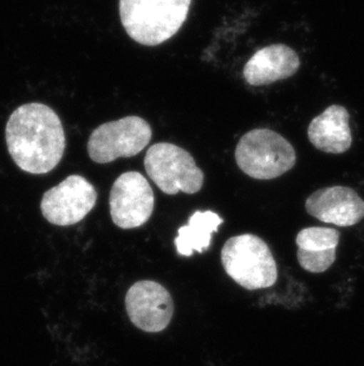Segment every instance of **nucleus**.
Returning <instances> with one entry per match:
<instances>
[{"label":"nucleus","instance_id":"1","mask_svg":"<svg viewBox=\"0 0 364 366\" xmlns=\"http://www.w3.org/2000/svg\"><path fill=\"white\" fill-rule=\"evenodd\" d=\"M7 149L16 165L32 174L55 169L66 151V133L59 115L44 104H23L10 115Z\"/></svg>","mask_w":364,"mask_h":366},{"label":"nucleus","instance_id":"2","mask_svg":"<svg viewBox=\"0 0 364 366\" xmlns=\"http://www.w3.org/2000/svg\"><path fill=\"white\" fill-rule=\"evenodd\" d=\"M191 4L192 0H120L121 23L133 41L155 46L178 34Z\"/></svg>","mask_w":364,"mask_h":366},{"label":"nucleus","instance_id":"3","mask_svg":"<svg viewBox=\"0 0 364 366\" xmlns=\"http://www.w3.org/2000/svg\"><path fill=\"white\" fill-rule=\"evenodd\" d=\"M293 146L283 135L258 128L241 137L236 149L239 169L253 179L270 180L289 172L295 165Z\"/></svg>","mask_w":364,"mask_h":366},{"label":"nucleus","instance_id":"4","mask_svg":"<svg viewBox=\"0 0 364 366\" xmlns=\"http://www.w3.org/2000/svg\"><path fill=\"white\" fill-rule=\"evenodd\" d=\"M221 263L227 275L248 290L268 288L278 279L277 262L268 245L251 234L228 239L221 250Z\"/></svg>","mask_w":364,"mask_h":366},{"label":"nucleus","instance_id":"5","mask_svg":"<svg viewBox=\"0 0 364 366\" xmlns=\"http://www.w3.org/2000/svg\"><path fill=\"white\" fill-rule=\"evenodd\" d=\"M147 174L166 194H193L203 185V172L186 149L169 142L151 146L145 157Z\"/></svg>","mask_w":364,"mask_h":366},{"label":"nucleus","instance_id":"6","mask_svg":"<svg viewBox=\"0 0 364 366\" xmlns=\"http://www.w3.org/2000/svg\"><path fill=\"white\" fill-rule=\"evenodd\" d=\"M151 139V124L138 117H126L101 124L90 135L88 153L97 164L131 158L143 151Z\"/></svg>","mask_w":364,"mask_h":366},{"label":"nucleus","instance_id":"7","mask_svg":"<svg viewBox=\"0 0 364 366\" xmlns=\"http://www.w3.org/2000/svg\"><path fill=\"white\" fill-rule=\"evenodd\" d=\"M96 201L97 192L91 183L84 177L74 174L45 192L41 210L51 224L69 227L84 219Z\"/></svg>","mask_w":364,"mask_h":366},{"label":"nucleus","instance_id":"8","mask_svg":"<svg viewBox=\"0 0 364 366\" xmlns=\"http://www.w3.org/2000/svg\"><path fill=\"white\" fill-rule=\"evenodd\" d=\"M154 192L141 173L121 174L110 191V214L121 229H134L147 223L154 211Z\"/></svg>","mask_w":364,"mask_h":366},{"label":"nucleus","instance_id":"9","mask_svg":"<svg viewBox=\"0 0 364 366\" xmlns=\"http://www.w3.org/2000/svg\"><path fill=\"white\" fill-rule=\"evenodd\" d=\"M126 311L131 322L142 331L161 332L168 327L174 304L168 290L155 281H138L126 294Z\"/></svg>","mask_w":364,"mask_h":366},{"label":"nucleus","instance_id":"10","mask_svg":"<svg viewBox=\"0 0 364 366\" xmlns=\"http://www.w3.org/2000/svg\"><path fill=\"white\" fill-rule=\"evenodd\" d=\"M305 210L327 224L353 227L364 218V201L351 187H323L310 194Z\"/></svg>","mask_w":364,"mask_h":366},{"label":"nucleus","instance_id":"11","mask_svg":"<svg viewBox=\"0 0 364 366\" xmlns=\"http://www.w3.org/2000/svg\"><path fill=\"white\" fill-rule=\"evenodd\" d=\"M300 59L293 49L285 44H272L252 56L244 68V79L250 86H266L293 76Z\"/></svg>","mask_w":364,"mask_h":366},{"label":"nucleus","instance_id":"12","mask_svg":"<svg viewBox=\"0 0 364 366\" xmlns=\"http://www.w3.org/2000/svg\"><path fill=\"white\" fill-rule=\"evenodd\" d=\"M350 114L347 108L331 104L310 122L308 137L317 149L330 154H342L353 145L349 126Z\"/></svg>","mask_w":364,"mask_h":366},{"label":"nucleus","instance_id":"13","mask_svg":"<svg viewBox=\"0 0 364 366\" xmlns=\"http://www.w3.org/2000/svg\"><path fill=\"white\" fill-rule=\"evenodd\" d=\"M340 232L324 227L305 228L295 236L298 245L297 259L303 269L313 274L324 273L336 261Z\"/></svg>","mask_w":364,"mask_h":366},{"label":"nucleus","instance_id":"14","mask_svg":"<svg viewBox=\"0 0 364 366\" xmlns=\"http://www.w3.org/2000/svg\"><path fill=\"white\" fill-rule=\"evenodd\" d=\"M223 222V218L213 211H196L188 223L179 229L176 239V250L182 256L206 252L210 248L212 235L218 232Z\"/></svg>","mask_w":364,"mask_h":366}]
</instances>
